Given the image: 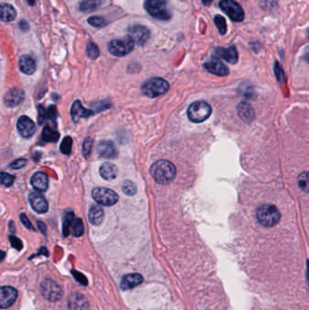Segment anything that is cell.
<instances>
[{
	"label": "cell",
	"instance_id": "6da1fadb",
	"mask_svg": "<svg viewBox=\"0 0 309 310\" xmlns=\"http://www.w3.org/2000/svg\"><path fill=\"white\" fill-rule=\"evenodd\" d=\"M151 174L160 184H169L176 176V168L169 161L161 160L152 164Z\"/></svg>",
	"mask_w": 309,
	"mask_h": 310
},
{
	"label": "cell",
	"instance_id": "7a4b0ae2",
	"mask_svg": "<svg viewBox=\"0 0 309 310\" xmlns=\"http://www.w3.org/2000/svg\"><path fill=\"white\" fill-rule=\"evenodd\" d=\"M257 219L262 226L270 228L278 223L280 220V212L275 205L264 204L257 208Z\"/></svg>",
	"mask_w": 309,
	"mask_h": 310
},
{
	"label": "cell",
	"instance_id": "3957f363",
	"mask_svg": "<svg viewBox=\"0 0 309 310\" xmlns=\"http://www.w3.org/2000/svg\"><path fill=\"white\" fill-rule=\"evenodd\" d=\"M169 83L166 80L160 77H153L143 84L142 92L148 97L154 98L164 95L169 90Z\"/></svg>",
	"mask_w": 309,
	"mask_h": 310
},
{
	"label": "cell",
	"instance_id": "277c9868",
	"mask_svg": "<svg viewBox=\"0 0 309 310\" xmlns=\"http://www.w3.org/2000/svg\"><path fill=\"white\" fill-rule=\"evenodd\" d=\"M187 115L191 122L202 123L211 115V107L206 102L198 101L190 105Z\"/></svg>",
	"mask_w": 309,
	"mask_h": 310
},
{
	"label": "cell",
	"instance_id": "5b68a950",
	"mask_svg": "<svg viewBox=\"0 0 309 310\" xmlns=\"http://www.w3.org/2000/svg\"><path fill=\"white\" fill-rule=\"evenodd\" d=\"M144 8L149 14L154 19L168 20L171 19L166 0H145Z\"/></svg>",
	"mask_w": 309,
	"mask_h": 310
},
{
	"label": "cell",
	"instance_id": "8992f818",
	"mask_svg": "<svg viewBox=\"0 0 309 310\" xmlns=\"http://www.w3.org/2000/svg\"><path fill=\"white\" fill-rule=\"evenodd\" d=\"M92 197L98 204L103 206H113L118 201L117 193L104 187L94 189L92 191Z\"/></svg>",
	"mask_w": 309,
	"mask_h": 310
},
{
	"label": "cell",
	"instance_id": "52a82bcc",
	"mask_svg": "<svg viewBox=\"0 0 309 310\" xmlns=\"http://www.w3.org/2000/svg\"><path fill=\"white\" fill-rule=\"evenodd\" d=\"M42 296L49 301L59 300L63 296V289L59 284L52 279H45L40 286Z\"/></svg>",
	"mask_w": 309,
	"mask_h": 310
},
{
	"label": "cell",
	"instance_id": "ba28073f",
	"mask_svg": "<svg viewBox=\"0 0 309 310\" xmlns=\"http://www.w3.org/2000/svg\"><path fill=\"white\" fill-rule=\"evenodd\" d=\"M134 47V43L131 39L127 38L124 39H114L108 45L109 52L115 57H124L132 52Z\"/></svg>",
	"mask_w": 309,
	"mask_h": 310
},
{
	"label": "cell",
	"instance_id": "9c48e42d",
	"mask_svg": "<svg viewBox=\"0 0 309 310\" xmlns=\"http://www.w3.org/2000/svg\"><path fill=\"white\" fill-rule=\"evenodd\" d=\"M219 7L224 13L228 15L229 19L235 22H241L245 15L241 7L234 0H221Z\"/></svg>",
	"mask_w": 309,
	"mask_h": 310
},
{
	"label": "cell",
	"instance_id": "30bf717a",
	"mask_svg": "<svg viewBox=\"0 0 309 310\" xmlns=\"http://www.w3.org/2000/svg\"><path fill=\"white\" fill-rule=\"evenodd\" d=\"M128 38L134 44L143 45L150 39V30L143 25H134L129 29Z\"/></svg>",
	"mask_w": 309,
	"mask_h": 310
},
{
	"label": "cell",
	"instance_id": "8fae6325",
	"mask_svg": "<svg viewBox=\"0 0 309 310\" xmlns=\"http://www.w3.org/2000/svg\"><path fill=\"white\" fill-rule=\"evenodd\" d=\"M18 297V291L10 286H2L0 289L1 308H8L13 305Z\"/></svg>",
	"mask_w": 309,
	"mask_h": 310
},
{
	"label": "cell",
	"instance_id": "7c38bea8",
	"mask_svg": "<svg viewBox=\"0 0 309 310\" xmlns=\"http://www.w3.org/2000/svg\"><path fill=\"white\" fill-rule=\"evenodd\" d=\"M18 130L24 138H30L36 133V124L28 116H21L18 121Z\"/></svg>",
	"mask_w": 309,
	"mask_h": 310
},
{
	"label": "cell",
	"instance_id": "4fadbf2b",
	"mask_svg": "<svg viewBox=\"0 0 309 310\" xmlns=\"http://www.w3.org/2000/svg\"><path fill=\"white\" fill-rule=\"evenodd\" d=\"M29 202L34 210H36L38 213L43 214L48 212V200H46V198L39 191H35L29 194Z\"/></svg>",
	"mask_w": 309,
	"mask_h": 310
},
{
	"label": "cell",
	"instance_id": "5bb4252c",
	"mask_svg": "<svg viewBox=\"0 0 309 310\" xmlns=\"http://www.w3.org/2000/svg\"><path fill=\"white\" fill-rule=\"evenodd\" d=\"M204 67L209 73L219 77H225L228 74V67L218 58H211L208 62L205 63Z\"/></svg>",
	"mask_w": 309,
	"mask_h": 310
},
{
	"label": "cell",
	"instance_id": "9a60e30c",
	"mask_svg": "<svg viewBox=\"0 0 309 310\" xmlns=\"http://www.w3.org/2000/svg\"><path fill=\"white\" fill-rule=\"evenodd\" d=\"M68 306L70 310H88L89 303L86 296L76 292L68 297Z\"/></svg>",
	"mask_w": 309,
	"mask_h": 310
},
{
	"label": "cell",
	"instance_id": "2e32d148",
	"mask_svg": "<svg viewBox=\"0 0 309 310\" xmlns=\"http://www.w3.org/2000/svg\"><path fill=\"white\" fill-rule=\"evenodd\" d=\"M97 153L101 157L114 159L117 156L118 152L114 143L111 141H102L97 146Z\"/></svg>",
	"mask_w": 309,
	"mask_h": 310
},
{
	"label": "cell",
	"instance_id": "e0dca14e",
	"mask_svg": "<svg viewBox=\"0 0 309 310\" xmlns=\"http://www.w3.org/2000/svg\"><path fill=\"white\" fill-rule=\"evenodd\" d=\"M143 281V277L141 274L138 273H132L125 275L121 281V288L124 290L133 289L135 286L142 284Z\"/></svg>",
	"mask_w": 309,
	"mask_h": 310
},
{
	"label": "cell",
	"instance_id": "ac0fdd59",
	"mask_svg": "<svg viewBox=\"0 0 309 310\" xmlns=\"http://www.w3.org/2000/svg\"><path fill=\"white\" fill-rule=\"evenodd\" d=\"M24 91L19 88H13L9 93H7L5 98H4V102L7 106L13 107V106H17L19 104H21V102L24 100Z\"/></svg>",
	"mask_w": 309,
	"mask_h": 310
},
{
	"label": "cell",
	"instance_id": "d6986e66",
	"mask_svg": "<svg viewBox=\"0 0 309 310\" xmlns=\"http://www.w3.org/2000/svg\"><path fill=\"white\" fill-rule=\"evenodd\" d=\"M48 177L45 172H38L35 173L31 178V184L36 191L43 192L48 190Z\"/></svg>",
	"mask_w": 309,
	"mask_h": 310
},
{
	"label": "cell",
	"instance_id": "ffe728a7",
	"mask_svg": "<svg viewBox=\"0 0 309 310\" xmlns=\"http://www.w3.org/2000/svg\"><path fill=\"white\" fill-rule=\"evenodd\" d=\"M92 115H93V112L86 109L82 105L80 101L76 100L72 105V119L75 123H77L81 118H88Z\"/></svg>",
	"mask_w": 309,
	"mask_h": 310
},
{
	"label": "cell",
	"instance_id": "44dd1931",
	"mask_svg": "<svg viewBox=\"0 0 309 310\" xmlns=\"http://www.w3.org/2000/svg\"><path fill=\"white\" fill-rule=\"evenodd\" d=\"M216 55L229 64H236L238 62V54L235 47H230L228 48H217Z\"/></svg>",
	"mask_w": 309,
	"mask_h": 310
},
{
	"label": "cell",
	"instance_id": "7402d4cb",
	"mask_svg": "<svg viewBox=\"0 0 309 310\" xmlns=\"http://www.w3.org/2000/svg\"><path fill=\"white\" fill-rule=\"evenodd\" d=\"M19 67L26 75H32L37 69V64L32 57L25 55L19 59Z\"/></svg>",
	"mask_w": 309,
	"mask_h": 310
},
{
	"label": "cell",
	"instance_id": "603a6c76",
	"mask_svg": "<svg viewBox=\"0 0 309 310\" xmlns=\"http://www.w3.org/2000/svg\"><path fill=\"white\" fill-rule=\"evenodd\" d=\"M100 174L106 181H112L118 175V169L113 163L105 162L100 167Z\"/></svg>",
	"mask_w": 309,
	"mask_h": 310
},
{
	"label": "cell",
	"instance_id": "cb8c5ba5",
	"mask_svg": "<svg viewBox=\"0 0 309 310\" xmlns=\"http://www.w3.org/2000/svg\"><path fill=\"white\" fill-rule=\"evenodd\" d=\"M238 113L239 117L247 123H250L255 117V113L251 105L246 102H242L238 105Z\"/></svg>",
	"mask_w": 309,
	"mask_h": 310
},
{
	"label": "cell",
	"instance_id": "d4e9b609",
	"mask_svg": "<svg viewBox=\"0 0 309 310\" xmlns=\"http://www.w3.org/2000/svg\"><path fill=\"white\" fill-rule=\"evenodd\" d=\"M105 213L100 206H93L89 210L88 218L93 225H100L104 220Z\"/></svg>",
	"mask_w": 309,
	"mask_h": 310
},
{
	"label": "cell",
	"instance_id": "484cf974",
	"mask_svg": "<svg viewBox=\"0 0 309 310\" xmlns=\"http://www.w3.org/2000/svg\"><path fill=\"white\" fill-rule=\"evenodd\" d=\"M17 12L14 8L9 4L1 5V20L4 22H11L16 19Z\"/></svg>",
	"mask_w": 309,
	"mask_h": 310
},
{
	"label": "cell",
	"instance_id": "4316f807",
	"mask_svg": "<svg viewBox=\"0 0 309 310\" xmlns=\"http://www.w3.org/2000/svg\"><path fill=\"white\" fill-rule=\"evenodd\" d=\"M59 136H60L59 133L56 130L53 129L49 126L44 127L43 131H42V139L45 142L57 143L58 139H59Z\"/></svg>",
	"mask_w": 309,
	"mask_h": 310
},
{
	"label": "cell",
	"instance_id": "83f0119b",
	"mask_svg": "<svg viewBox=\"0 0 309 310\" xmlns=\"http://www.w3.org/2000/svg\"><path fill=\"white\" fill-rule=\"evenodd\" d=\"M101 4V0H83L80 3V10L82 12H92L97 10Z\"/></svg>",
	"mask_w": 309,
	"mask_h": 310
},
{
	"label": "cell",
	"instance_id": "f1b7e54d",
	"mask_svg": "<svg viewBox=\"0 0 309 310\" xmlns=\"http://www.w3.org/2000/svg\"><path fill=\"white\" fill-rule=\"evenodd\" d=\"M74 217L75 215L73 212H68L65 216V220H64V224H63V233L65 237H67L70 233V229L72 226L74 224Z\"/></svg>",
	"mask_w": 309,
	"mask_h": 310
},
{
	"label": "cell",
	"instance_id": "f546056e",
	"mask_svg": "<svg viewBox=\"0 0 309 310\" xmlns=\"http://www.w3.org/2000/svg\"><path fill=\"white\" fill-rule=\"evenodd\" d=\"M297 182L302 191L309 193V172H302L298 176Z\"/></svg>",
	"mask_w": 309,
	"mask_h": 310
},
{
	"label": "cell",
	"instance_id": "4dcf8cb0",
	"mask_svg": "<svg viewBox=\"0 0 309 310\" xmlns=\"http://www.w3.org/2000/svg\"><path fill=\"white\" fill-rule=\"evenodd\" d=\"M122 190L126 195L133 196L137 191V187L133 183V181H124L122 185Z\"/></svg>",
	"mask_w": 309,
	"mask_h": 310
},
{
	"label": "cell",
	"instance_id": "1f68e13d",
	"mask_svg": "<svg viewBox=\"0 0 309 310\" xmlns=\"http://www.w3.org/2000/svg\"><path fill=\"white\" fill-rule=\"evenodd\" d=\"M86 53H87L88 57L92 58V59H96L100 56L99 48L93 42L87 44V46H86Z\"/></svg>",
	"mask_w": 309,
	"mask_h": 310
},
{
	"label": "cell",
	"instance_id": "d6a6232c",
	"mask_svg": "<svg viewBox=\"0 0 309 310\" xmlns=\"http://www.w3.org/2000/svg\"><path fill=\"white\" fill-rule=\"evenodd\" d=\"M85 232V227L81 219H76L73 224V235L75 237H81Z\"/></svg>",
	"mask_w": 309,
	"mask_h": 310
},
{
	"label": "cell",
	"instance_id": "836d02e7",
	"mask_svg": "<svg viewBox=\"0 0 309 310\" xmlns=\"http://www.w3.org/2000/svg\"><path fill=\"white\" fill-rule=\"evenodd\" d=\"M72 145H73V140L71 137L70 136L65 137L60 145V150L62 153L66 155H69L72 152Z\"/></svg>",
	"mask_w": 309,
	"mask_h": 310
},
{
	"label": "cell",
	"instance_id": "e575fe53",
	"mask_svg": "<svg viewBox=\"0 0 309 310\" xmlns=\"http://www.w3.org/2000/svg\"><path fill=\"white\" fill-rule=\"evenodd\" d=\"M215 25L217 26V28L219 29V33L221 35H225L227 33V24L223 17L217 15L214 18Z\"/></svg>",
	"mask_w": 309,
	"mask_h": 310
},
{
	"label": "cell",
	"instance_id": "d590c367",
	"mask_svg": "<svg viewBox=\"0 0 309 310\" xmlns=\"http://www.w3.org/2000/svg\"><path fill=\"white\" fill-rule=\"evenodd\" d=\"M88 23L95 27V28H103L106 26V21L105 19L101 18V17H91L88 19Z\"/></svg>",
	"mask_w": 309,
	"mask_h": 310
},
{
	"label": "cell",
	"instance_id": "8d00e7d4",
	"mask_svg": "<svg viewBox=\"0 0 309 310\" xmlns=\"http://www.w3.org/2000/svg\"><path fill=\"white\" fill-rule=\"evenodd\" d=\"M94 145V141L92 138H86L83 143V153L85 158H87L90 155L91 151Z\"/></svg>",
	"mask_w": 309,
	"mask_h": 310
},
{
	"label": "cell",
	"instance_id": "74e56055",
	"mask_svg": "<svg viewBox=\"0 0 309 310\" xmlns=\"http://www.w3.org/2000/svg\"><path fill=\"white\" fill-rule=\"evenodd\" d=\"M15 178L13 175L6 173V172H1V184L6 187H10L14 183Z\"/></svg>",
	"mask_w": 309,
	"mask_h": 310
},
{
	"label": "cell",
	"instance_id": "f35d334b",
	"mask_svg": "<svg viewBox=\"0 0 309 310\" xmlns=\"http://www.w3.org/2000/svg\"><path fill=\"white\" fill-rule=\"evenodd\" d=\"M27 164V160L25 159H18L10 164V168L14 169V170H19L21 168L25 167Z\"/></svg>",
	"mask_w": 309,
	"mask_h": 310
},
{
	"label": "cell",
	"instance_id": "ab89813d",
	"mask_svg": "<svg viewBox=\"0 0 309 310\" xmlns=\"http://www.w3.org/2000/svg\"><path fill=\"white\" fill-rule=\"evenodd\" d=\"M10 242H11V245H12V246H13L16 249H18V250H21L22 248H23V244H22V241H21L19 238L15 237V236H10Z\"/></svg>",
	"mask_w": 309,
	"mask_h": 310
},
{
	"label": "cell",
	"instance_id": "60d3db41",
	"mask_svg": "<svg viewBox=\"0 0 309 310\" xmlns=\"http://www.w3.org/2000/svg\"><path fill=\"white\" fill-rule=\"evenodd\" d=\"M57 112L56 106H54V105L50 106L47 111V118L49 120H55L57 118Z\"/></svg>",
	"mask_w": 309,
	"mask_h": 310
},
{
	"label": "cell",
	"instance_id": "b9f144b4",
	"mask_svg": "<svg viewBox=\"0 0 309 310\" xmlns=\"http://www.w3.org/2000/svg\"><path fill=\"white\" fill-rule=\"evenodd\" d=\"M47 118V111L42 106H38V123L43 124L44 121Z\"/></svg>",
	"mask_w": 309,
	"mask_h": 310
},
{
	"label": "cell",
	"instance_id": "7bdbcfd3",
	"mask_svg": "<svg viewBox=\"0 0 309 310\" xmlns=\"http://www.w3.org/2000/svg\"><path fill=\"white\" fill-rule=\"evenodd\" d=\"M20 220H21V222H22L28 229L35 230L33 225L31 224L30 220H29V218L27 217V215L25 214V213H21V215H20Z\"/></svg>",
	"mask_w": 309,
	"mask_h": 310
},
{
	"label": "cell",
	"instance_id": "ee69618b",
	"mask_svg": "<svg viewBox=\"0 0 309 310\" xmlns=\"http://www.w3.org/2000/svg\"><path fill=\"white\" fill-rule=\"evenodd\" d=\"M72 273L74 274V276L76 277V279L77 281L80 282L83 285H87V280H86V277H85V276H84L83 274L79 273V272L75 271V270L72 272Z\"/></svg>",
	"mask_w": 309,
	"mask_h": 310
},
{
	"label": "cell",
	"instance_id": "f6af8a7d",
	"mask_svg": "<svg viewBox=\"0 0 309 310\" xmlns=\"http://www.w3.org/2000/svg\"><path fill=\"white\" fill-rule=\"evenodd\" d=\"M38 225L40 230L42 231V233H46V225L44 224L43 222L39 221V220L38 221Z\"/></svg>",
	"mask_w": 309,
	"mask_h": 310
},
{
	"label": "cell",
	"instance_id": "bcb514c9",
	"mask_svg": "<svg viewBox=\"0 0 309 310\" xmlns=\"http://www.w3.org/2000/svg\"><path fill=\"white\" fill-rule=\"evenodd\" d=\"M304 59L306 62L309 63V48L304 52Z\"/></svg>",
	"mask_w": 309,
	"mask_h": 310
},
{
	"label": "cell",
	"instance_id": "7dc6e473",
	"mask_svg": "<svg viewBox=\"0 0 309 310\" xmlns=\"http://www.w3.org/2000/svg\"><path fill=\"white\" fill-rule=\"evenodd\" d=\"M212 2H213V0H202V3H203L205 6H210Z\"/></svg>",
	"mask_w": 309,
	"mask_h": 310
},
{
	"label": "cell",
	"instance_id": "c3c4849f",
	"mask_svg": "<svg viewBox=\"0 0 309 310\" xmlns=\"http://www.w3.org/2000/svg\"><path fill=\"white\" fill-rule=\"evenodd\" d=\"M307 34H308V38H309V29H308V31H307Z\"/></svg>",
	"mask_w": 309,
	"mask_h": 310
}]
</instances>
